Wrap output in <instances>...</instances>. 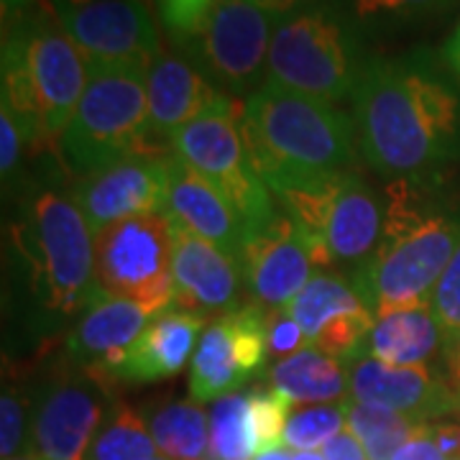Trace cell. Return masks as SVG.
Wrapping results in <instances>:
<instances>
[{"label": "cell", "instance_id": "obj_5", "mask_svg": "<svg viewBox=\"0 0 460 460\" xmlns=\"http://www.w3.org/2000/svg\"><path fill=\"white\" fill-rule=\"evenodd\" d=\"M363 39L332 0H313L279 21L266 83L330 105L353 100L371 59Z\"/></svg>", "mask_w": 460, "mask_h": 460}, {"label": "cell", "instance_id": "obj_46", "mask_svg": "<svg viewBox=\"0 0 460 460\" xmlns=\"http://www.w3.org/2000/svg\"><path fill=\"white\" fill-rule=\"evenodd\" d=\"M295 460H325L323 453H296Z\"/></svg>", "mask_w": 460, "mask_h": 460}, {"label": "cell", "instance_id": "obj_12", "mask_svg": "<svg viewBox=\"0 0 460 460\" xmlns=\"http://www.w3.org/2000/svg\"><path fill=\"white\" fill-rule=\"evenodd\" d=\"M3 36L16 41L31 80L47 141L62 138L87 84V62L62 29L49 0H39Z\"/></svg>", "mask_w": 460, "mask_h": 460}, {"label": "cell", "instance_id": "obj_40", "mask_svg": "<svg viewBox=\"0 0 460 460\" xmlns=\"http://www.w3.org/2000/svg\"><path fill=\"white\" fill-rule=\"evenodd\" d=\"M443 62L450 69V75L456 77V83L460 84V21L443 44Z\"/></svg>", "mask_w": 460, "mask_h": 460}, {"label": "cell", "instance_id": "obj_28", "mask_svg": "<svg viewBox=\"0 0 460 460\" xmlns=\"http://www.w3.org/2000/svg\"><path fill=\"white\" fill-rule=\"evenodd\" d=\"M156 450L141 414L118 399L87 447L84 460H151L156 458Z\"/></svg>", "mask_w": 460, "mask_h": 460}, {"label": "cell", "instance_id": "obj_8", "mask_svg": "<svg viewBox=\"0 0 460 460\" xmlns=\"http://www.w3.org/2000/svg\"><path fill=\"white\" fill-rule=\"evenodd\" d=\"M284 16L256 0H213L174 41L199 72L230 98H251L266 83L271 39Z\"/></svg>", "mask_w": 460, "mask_h": 460}, {"label": "cell", "instance_id": "obj_35", "mask_svg": "<svg viewBox=\"0 0 460 460\" xmlns=\"http://www.w3.org/2000/svg\"><path fill=\"white\" fill-rule=\"evenodd\" d=\"M23 148H26V141L21 136L16 118L8 113L5 108H0V172H3V184L5 187L16 177Z\"/></svg>", "mask_w": 460, "mask_h": 460}, {"label": "cell", "instance_id": "obj_25", "mask_svg": "<svg viewBox=\"0 0 460 460\" xmlns=\"http://www.w3.org/2000/svg\"><path fill=\"white\" fill-rule=\"evenodd\" d=\"M269 384L292 404L345 402L350 394L348 366L317 348H302L269 368Z\"/></svg>", "mask_w": 460, "mask_h": 460}, {"label": "cell", "instance_id": "obj_22", "mask_svg": "<svg viewBox=\"0 0 460 460\" xmlns=\"http://www.w3.org/2000/svg\"><path fill=\"white\" fill-rule=\"evenodd\" d=\"M166 217L190 230L202 241L226 251L235 261L246 243L248 233L241 215L235 213L199 172H195L177 154H169V190H166Z\"/></svg>", "mask_w": 460, "mask_h": 460}, {"label": "cell", "instance_id": "obj_17", "mask_svg": "<svg viewBox=\"0 0 460 460\" xmlns=\"http://www.w3.org/2000/svg\"><path fill=\"white\" fill-rule=\"evenodd\" d=\"M241 271L248 299L266 313H284L313 279L314 259L307 238L287 213L251 233L241 251Z\"/></svg>", "mask_w": 460, "mask_h": 460}, {"label": "cell", "instance_id": "obj_1", "mask_svg": "<svg viewBox=\"0 0 460 460\" xmlns=\"http://www.w3.org/2000/svg\"><path fill=\"white\" fill-rule=\"evenodd\" d=\"M350 102L358 151L381 177L443 172L460 159V84L429 49L371 57Z\"/></svg>", "mask_w": 460, "mask_h": 460}, {"label": "cell", "instance_id": "obj_14", "mask_svg": "<svg viewBox=\"0 0 460 460\" xmlns=\"http://www.w3.org/2000/svg\"><path fill=\"white\" fill-rule=\"evenodd\" d=\"M84 62H136L151 66L164 51L148 0H49Z\"/></svg>", "mask_w": 460, "mask_h": 460}, {"label": "cell", "instance_id": "obj_6", "mask_svg": "<svg viewBox=\"0 0 460 460\" xmlns=\"http://www.w3.org/2000/svg\"><path fill=\"white\" fill-rule=\"evenodd\" d=\"M148 66L136 62H87L80 105L59 138L65 164L93 174L133 154L159 156L148 138Z\"/></svg>", "mask_w": 460, "mask_h": 460}, {"label": "cell", "instance_id": "obj_10", "mask_svg": "<svg viewBox=\"0 0 460 460\" xmlns=\"http://www.w3.org/2000/svg\"><path fill=\"white\" fill-rule=\"evenodd\" d=\"M172 151L199 172L241 215L246 233L266 228L279 210L259 177L243 136V102L192 120L172 138Z\"/></svg>", "mask_w": 460, "mask_h": 460}, {"label": "cell", "instance_id": "obj_48", "mask_svg": "<svg viewBox=\"0 0 460 460\" xmlns=\"http://www.w3.org/2000/svg\"><path fill=\"white\" fill-rule=\"evenodd\" d=\"M69 3H83V0H69Z\"/></svg>", "mask_w": 460, "mask_h": 460}, {"label": "cell", "instance_id": "obj_32", "mask_svg": "<svg viewBox=\"0 0 460 460\" xmlns=\"http://www.w3.org/2000/svg\"><path fill=\"white\" fill-rule=\"evenodd\" d=\"M0 453L3 460L31 456V386L5 384L0 399Z\"/></svg>", "mask_w": 460, "mask_h": 460}, {"label": "cell", "instance_id": "obj_16", "mask_svg": "<svg viewBox=\"0 0 460 460\" xmlns=\"http://www.w3.org/2000/svg\"><path fill=\"white\" fill-rule=\"evenodd\" d=\"M174 154V151H172ZM169 190V154H133L93 174H84L72 190V199L93 233L133 215L164 213Z\"/></svg>", "mask_w": 460, "mask_h": 460}, {"label": "cell", "instance_id": "obj_39", "mask_svg": "<svg viewBox=\"0 0 460 460\" xmlns=\"http://www.w3.org/2000/svg\"><path fill=\"white\" fill-rule=\"evenodd\" d=\"M323 456L325 460H368L363 445L350 432H338L335 438H330L323 445Z\"/></svg>", "mask_w": 460, "mask_h": 460}, {"label": "cell", "instance_id": "obj_11", "mask_svg": "<svg viewBox=\"0 0 460 460\" xmlns=\"http://www.w3.org/2000/svg\"><path fill=\"white\" fill-rule=\"evenodd\" d=\"M174 226L166 213L118 220L95 233V284L100 295L136 299L164 310L172 305Z\"/></svg>", "mask_w": 460, "mask_h": 460}, {"label": "cell", "instance_id": "obj_26", "mask_svg": "<svg viewBox=\"0 0 460 460\" xmlns=\"http://www.w3.org/2000/svg\"><path fill=\"white\" fill-rule=\"evenodd\" d=\"M146 425L166 458L208 460V417L195 399L151 407Z\"/></svg>", "mask_w": 460, "mask_h": 460}, {"label": "cell", "instance_id": "obj_3", "mask_svg": "<svg viewBox=\"0 0 460 460\" xmlns=\"http://www.w3.org/2000/svg\"><path fill=\"white\" fill-rule=\"evenodd\" d=\"M243 136L271 195L295 181L350 172L358 156L353 115L269 83L243 102Z\"/></svg>", "mask_w": 460, "mask_h": 460}, {"label": "cell", "instance_id": "obj_41", "mask_svg": "<svg viewBox=\"0 0 460 460\" xmlns=\"http://www.w3.org/2000/svg\"><path fill=\"white\" fill-rule=\"evenodd\" d=\"M39 0H0V11H3V29H11L21 18L26 16Z\"/></svg>", "mask_w": 460, "mask_h": 460}, {"label": "cell", "instance_id": "obj_18", "mask_svg": "<svg viewBox=\"0 0 460 460\" xmlns=\"http://www.w3.org/2000/svg\"><path fill=\"white\" fill-rule=\"evenodd\" d=\"M350 399L402 411L417 425L458 417L460 392L432 366H389L361 356L348 366Z\"/></svg>", "mask_w": 460, "mask_h": 460}, {"label": "cell", "instance_id": "obj_29", "mask_svg": "<svg viewBox=\"0 0 460 460\" xmlns=\"http://www.w3.org/2000/svg\"><path fill=\"white\" fill-rule=\"evenodd\" d=\"M259 456L248 392L220 396L210 410L208 460H253Z\"/></svg>", "mask_w": 460, "mask_h": 460}, {"label": "cell", "instance_id": "obj_44", "mask_svg": "<svg viewBox=\"0 0 460 460\" xmlns=\"http://www.w3.org/2000/svg\"><path fill=\"white\" fill-rule=\"evenodd\" d=\"M445 358L447 361H460V341H456V343L445 348Z\"/></svg>", "mask_w": 460, "mask_h": 460}, {"label": "cell", "instance_id": "obj_19", "mask_svg": "<svg viewBox=\"0 0 460 460\" xmlns=\"http://www.w3.org/2000/svg\"><path fill=\"white\" fill-rule=\"evenodd\" d=\"M148 138L159 156L172 154V138L202 115L226 111L235 98L215 87L180 51H162L148 66Z\"/></svg>", "mask_w": 460, "mask_h": 460}, {"label": "cell", "instance_id": "obj_45", "mask_svg": "<svg viewBox=\"0 0 460 460\" xmlns=\"http://www.w3.org/2000/svg\"><path fill=\"white\" fill-rule=\"evenodd\" d=\"M447 366H450V376H453V381H456V386H458L460 392V361H447Z\"/></svg>", "mask_w": 460, "mask_h": 460}, {"label": "cell", "instance_id": "obj_7", "mask_svg": "<svg viewBox=\"0 0 460 460\" xmlns=\"http://www.w3.org/2000/svg\"><path fill=\"white\" fill-rule=\"evenodd\" d=\"M274 198L307 238L317 269L353 277L376 253L386 208L356 169L287 184Z\"/></svg>", "mask_w": 460, "mask_h": 460}, {"label": "cell", "instance_id": "obj_15", "mask_svg": "<svg viewBox=\"0 0 460 460\" xmlns=\"http://www.w3.org/2000/svg\"><path fill=\"white\" fill-rule=\"evenodd\" d=\"M284 313L295 317L307 348H317L345 366L361 358L376 325V314L356 292L350 277L330 271L314 274Z\"/></svg>", "mask_w": 460, "mask_h": 460}, {"label": "cell", "instance_id": "obj_34", "mask_svg": "<svg viewBox=\"0 0 460 460\" xmlns=\"http://www.w3.org/2000/svg\"><path fill=\"white\" fill-rule=\"evenodd\" d=\"M266 341H269V353L271 356H292L296 350L307 348L305 332L296 325V320L287 313H269L266 320Z\"/></svg>", "mask_w": 460, "mask_h": 460}, {"label": "cell", "instance_id": "obj_13", "mask_svg": "<svg viewBox=\"0 0 460 460\" xmlns=\"http://www.w3.org/2000/svg\"><path fill=\"white\" fill-rule=\"evenodd\" d=\"M266 320L269 313L248 299L205 328L190 363V396L195 402L235 394L261 371L269 356Z\"/></svg>", "mask_w": 460, "mask_h": 460}, {"label": "cell", "instance_id": "obj_27", "mask_svg": "<svg viewBox=\"0 0 460 460\" xmlns=\"http://www.w3.org/2000/svg\"><path fill=\"white\" fill-rule=\"evenodd\" d=\"M345 428L363 445L368 460H392L420 425L389 407L345 399Z\"/></svg>", "mask_w": 460, "mask_h": 460}, {"label": "cell", "instance_id": "obj_2", "mask_svg": "<svg viewBox=\"0 0 460 460\" xmlns=\"http://www.w3.org/2000/svg\"><path fill=\"white\" fill-rule=\"evenodd\" d=\"M384 208L376 253L350 277L376 317L432 302L460 248V198L445 187L443 172L394 180L384 192Z\"/></svg>", "mask_w": 460, "mask_h": 460}, {"label": "cell", "instance_id": "obj_31", "mask_svg": "<svg viewBox=\"0 0 460 460\" xmlns=\"http://www.w3.org/2000/svg\"><path fill=\"white\" fill-rule=\"evenodd\" d=\"M345 425V402L341 404H314L289 414L281 445L299 453H313L328 443Z\"/></svg>", "mask_w": 460, "mask_h": 460}, {"label": "cell", "instance_id": "obj_42", "mask_svg": "<svg viewBox=\"0 0 460 460\" xmlns=\"http://www.w3.org/2000/svg\"><path fill=\"white\" fill-rule=\"evenodd\" d=\"M256 3H261L263 8H269V11L279 13V16H289V13H295L296 8H302V5H307L313 0H256Z\"/></svg>", "mask_w": 460, "mask_h": 460}, {"label": "cell", "instance_id": "obj_20", "mask_svg": "<svg viewBox=\"0 0 460 460\" xmlns=\"http://www.w3.org/2000/svg\"><path fill=\"white\" fill-rule=\"evenodd\" d=\"M174 226V223H172ZM243 271L226 251L174 226L172 256V302L199 317L228 314L241 307Z\"/></svg>", "mask_w": 460, "mask_h": 460}, {"label": "cell", "instance_id": "obj_37", "mask_svg": "<svg viewBox=\"0 0 460 460\" xmlns=\"http://www.w3.org/2000/svg\"><path fill=\"white\" fill-rule=\"evenodd\" d=\"M428 435L435 440V445L443 450L447 460H460V420L458 417H445L435 422H425Z\"/></svg>", "mask_w": 460, "mask_h": 460}, {"label": "cell", "instance_id": "obj_23", "mask_svg": "<svg viewBox=\"0 0 460 460\" xmlns=\"http://www.w3.org/2000/svg\"><path fill=\"white\" fill-rule=\"evenodd\" d=\"M208 320L187 313L174 302L148 323L144 332L133 341L126 356L115 366V381L126 384H154L180 374L190 361L195 343L202 338Z\"/></svg>", "mask_w": 460, "mask_h": 460}, {"label": "cell", "instance_id": "obj_38", "mask_svg": "<svg viewBox=\"0 0 460 460\" xmlns=\"http://www.w3.org/2000/svg\"><path fill=\"white\" fill-rule=\"evenodd\" d=\"M392 460H447L443 456V450L435 445V440L428 435V428L425 425H420L417 432L411 435L407 443L399 447V453H396Z\"/></svg>", "mask_w": 460, "mask_h": 460}, {"label": "cell", "instance_id": "obj_24", "mask_svg": "<svg viewBox=\"0 0 460 460\" xmlns=\"http://www.w3.org/2000/svg\"><path fill=\"white\" fill-rule=\"evenodd\" d=\"M445 345L443 325L428 302L376 317L363 356L389 366H429L438 353H445Z\"/></svg>", "mask_w": 460, "mask_h": 460}, {"label": "cell", "instance_id": "obj_36", "mask_svg": "<svg viewBox=\"0 0 460 460\" xmlns=\"http://www.w3.org/2000/svg\"><path fill=\"white\" fill-rule=\"evenodd\" d=\"M156 3H159V13H162L166 31L172 39H177L198 23V18L205 13V8L213 0H156Z\"/></svg>", "mask_w": 460, "mask_h": 460}, {"label": "cell", "instance_id": "obj_33", "mask_svg": "<svg viewBox=\"0 0 460 460\" xmlns=\"http://www.w3.org/2000/svg\"><path fill=\"white\" fill-rule=\"evenodd\" d=\"M432 313L443 325L445 343L453 345L456 341H460V248L453 256V261L447 263L438 287H435Z\"/></svg>", "mask_w": 460, "mask_h": 460}, {"label": "cell", "instance_id": "obj_21", "mask_svg": "<svg viewBox=\"0 0 460 460\" xmlns=\"http://www.w3.org/2000/svg\"><path fill=\"white\" fill-rule=\"evenodd\" d=\"M162 310L120 296H100L66 332L62 356L93 371L113 374L133 341Z\"/></svg>", "mask_w": 460, "mask_h": 460}, {"label": "cell", "instance_id": "obj_30", "mask_svg": "<svg viewBox=\"0 0 460 460\" xmlns=\"http://www.w3.org/2000/svg\"><path fill=\"white\" fill-rule=\"evenodd\" d=\"M363 36L392 33L443 13L458 0H332Z\"/></svg>", "mask_w": 460, "mask_h": 460}, {"label": "cell", "instance_id": "obj_47", "mask_svg": "<svg viewBox=\"0 0 460 460\" xmlns=\"http://www.w3.org/2000/svg\"><path fill=\"white\" fill-rule=\"evenodd\" d=\"M11 460H41V458H36V456H21V458H11Z\"/></svg>", "mask_w": 460, "mask_h": 460}, {"label": "cell", "instance_id": "obj_9", "mask_svg": "<svg viewBox=\"0 0 460 460\" xmlns=\"http://www.w3.org/2000/svg\"><path fill=\"white\" fill-rule=\"evenodd\" d=\"M115 376L62 356L31 386V456L84 460L100 425L118 402Z\"/></svg>", "mask_w": 460, "mask_h": 460}, {"label": "cell", "instance_id": "obj_43", "mask_svg": "<svg viewBox=\"0 0 460 460\" xmlns=\"http://www.w3.org/2000/svg\"><path fill=\"white\" fill-rule=\"evenodd\" d=\"M253 460H295V456H289V447L279 445V447H271V450H266L261 456H256Z\"/></svg>", "mask_w": 460, "mask_h": 460}, {"label": "cell", "instance_id": "obj_4", "mask_svg": "<svg viewBox=\"0 0 460 460\" xmlns=\"http://www.w3.org/2000/svg\"><path fill=\"white\" fill-rule=\"evenodd\" d=\"M11 238L31 296V323L44 332L77 323L102 296L95 284L93 230L72 198L54 190L29 195Z\"/></svg>", "mask_w": 460, "mask_h": 460}]
</instances>
